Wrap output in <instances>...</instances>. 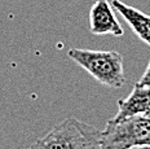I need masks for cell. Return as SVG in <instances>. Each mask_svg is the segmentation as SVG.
I'll use <instances>...</instances> for the list:
<instances>
[{"mask_svg":"<svg viewBox=\"0 0 150 149\" xmlns=\"http://www.w3.org/2000/svg\"><path fill=\"white\" fill-rule=\"evenodd\" d=\"M67 56L88 71L97 82L109 88H122L126 83L123 56L119 52L71 48Z\"/></svg>","mask_w":150,"mask_h":149,"instance_id":"6da1fadb","label":"cell"},{"mask_svg":"<svg viewBox=\"0 0 150 149\" xmlns=\"http://www.w3.org/2000/svg\"><path fill=\"white\" fill-rule=\"evenodd\" d=\"M30 149H100V131L70 117L38 139Z\"/></svg>","mask_w":150,"mask_h":149,"instance_id":"7a4b0ae2","label":"cell"},{"mask_svg":"<svg viewBox=\"0 0 150 149\" xmlns=\"http://www.w3.org/2000/svg\"><path fill=\"white\" fill-rule=\"evenodd\" d=\"M149 116H136L120 121H108L100 131V149H132L149 145Z\"/></svg>","mask_w":150,"mask_h":149,"instance_id":"3957f363","label":"cell"},{"mask_svg":"<svg viewBox=\"0 0 150 149\" xmlns=\"http://www.w3.org/2000/svg\"><path fill=\"white\" fill-rule=\"evenodd\" d=\"M150 65L148 64L142 77L133 86L132 92L126 99L118 101V113L112 121H120L124 118L136 116H149L150 104Z\"/></svg>","mask_w":150,"mask_h":149,"instance_id":"277c9868","label":"cell"},{"mask_svg":"<svg viewBox=\"0 0 150 149\" xmlns=\"http://www.w3.org/2000/svg\"><path fill=\"white\" fill-rule=\"evenodd\" d=\"M89 30L93 35L123 36L119 21L108 0H95L89 9Z\"/></svg>","mask_w":150,"mask_h":149,"instance_id":"5b68a950","label":"cell"},{"mask_svg":"<svg viewBox=\"0 0 150 149\" xmlns=\"http://www.w3.org/2000/svg\"><path fill=\"white\" fill-rule=\"evenodd\" d=\"M110 5L112 9H115L122 14V17L129 25V27L137 35V38L142 40L145 44H150V17L148 14L124 4L120 0H112Z\"/></svg>","mask_w":150,"mask_h":149,"instance_id":"8992f818","label":"cell"},{"mask_svg":"<svg viewBox=\"0 0 150 149\" xmlns=\"http://www.w3.org/2000/svg\"><path fill=\"white\" fill-rule=\"evenodd\" d=\"M132 149H150V148H149V145H142V147H136Z\"/></svg>","mask_w":150,"mask_h":149,"instance_id":"52a82bcc","label":"cell"}]
</instances>
